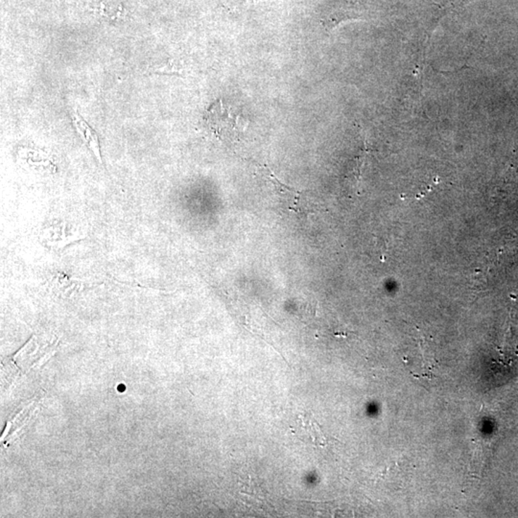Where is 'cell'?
Wrapping results in <instances>:
<instances>
[{
	"label": "cell",
	"instance_id": "277c9868",
	"mask_svg": "<svg viewBox=\"0 0 518 518\" xmlns=\"http://www.w3.org/2000/svg\"><path fill=\"white\" fill-rule=\"evenodd\" d=\"M301 424H303V430L308 432V437L310 438L312 443L317 448H324L327 445L326 436L322 432L321 428L317 424L311 416H301Z\"/></svg>",
	"mask_w": 518,
	"mask_h": 518
},
{
	"label": "cell",
	"instance_id": "3957f363",
	"mask_svg": "<svg viewBox=\"0 0 518 518\" xmlns=\"http://www.w3.org/2000/svg\"><path fill=\"white\" fill-rule=\"evenodd\" d=\"M263 169L264 176H265V178L268 179L270 184L273 186L274 191H276L280 197L285 198V199L289 201V202H294L295 203H298V199H300V198H298L300 197L298 196V195H300V192H298L297 189L288 187L286 184H284V182H280L279 179L277 178L276 175H274L273 171H272L268 166L263 165Z\"/></svg>",
	"mask_w": 518,
	"mask_h": 518
},
{
	"label": "cell",
	"instance_id": "6da1fadb",
	"mask_svg": "<svg viewBox=\"0 0 518 518\" xmlns=\"http://www.w3.org/2000/svg\"><path fill=\"white\" fill-rule=\"evenodd\" d=\"M211 133L220 139L236 140L247 128L249 121L225 106L222 100L214 103L203 116Z\"/></svg>",
	"mask_w": 518,
	"mask_h": 518
},
{
	"label": "cell",
	"instance_id": "7a4b0ae2",
	"mask_svg": "<svg viewBox=\"0 0 518 518\" xmlns=\"http://www.w3.org/2000/svg\"><path fill=\"white\" fill-rule=\"evenodd\" d=\"M73 122L75 124L76 129H77L78 133L80 134L82 139L86 142L89 149L94 152L95 157L99 160V163H102L101 155H100V148L99 137L96 134L92 131L91 127L88 125L78 115H74Z\"/></svg>",
	"mask_w": 518,
	"mask_h": 518
}]
</instances>
